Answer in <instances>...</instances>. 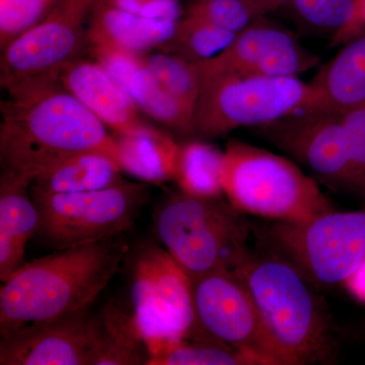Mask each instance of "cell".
I'll list each match as a JSON object with an SVG mask.
<instances>
[{
  "label": "cell",
  "mask_w": 365,
  "mask_h": 365,
  "mask_svg": "<svg viewBox=\"0 0 365 365\" xmlns=\"http://www.w3.org/2000/svg\"><path fill=\"white\" fill-rule=\"evenodd\" d=\"M357 0H292L283 9L297 29L311 35H327L331 43L352 23Z\"/></svg>",
  "instance_id": "obj_26"
},
{
  "label": "cell",
  "mask_w": 365,
  "mask_h": 365,
  "mask_svg": "<svg viewBox=\"0 0 365 365\" xmlns=\"http://www.w3.org/2000/svg\"><path fill=\"white\" fill-rule=\"evenodd\" d=\"M185 14L235 34L242 32L262 16L254 0H195Z\"/></svg>",
  "instance_id": "obj_28"
},
{
  "label": "cell",
  "mask_w": 365,
  "mask_h": 365,
  "mask_svg": "<svg viewBox=\"0 0 365 365\" xmlns=\"http://www.w3.org/2000/svg\"><path fill=\"white\" fill-rule=\"evenodd\" d=\"M292 365L331 364L336 338L312 284L294 264L274 250L252 253L234 271Z\"/></svg>",
  "instance_id": "obj_3"
},
{
  "label": "cell",
  "mask_w": 365,
  "mask_h": 365,
  "mask_svg": "<svg viewBox=\"0 0 365 365\" xmlns=\"http://www.w3.org/2000/svg\"><path fill=\"white\" fill-rule=\"evenodd\" d=\"M129 294L132 314L150 346L174 339H194L196 316L191 277L169 252L155 242L129 249Z\"/></svg>",
  "instance_id": "obj_7"
},
{
  "label": "cell",
  "mask_w": 365,
  "mask_h": 365,
  "mask_svg": "<svg viewBox=\"0 0 365 365\" xmlns=\"http://www.w3.org/2000/svg\"><path fill=\"white\" fill-rule=\"evenodd\" d=\"M113 6L151 20L178 23L185 16L181 0H108Z\"/></svg>",
  "instance_id": "obj_31"
},
{
  "label": "cell",
  "mask_w": 365,
  "mask_h": 365,
  "mask_svg": "<svg viewBox=\"0 0 365 365\" xmlns=\"http://www.w3.org/2000/svg\"><path fill=\"white\" fill-rule=\"evenodd\" d=\"M143 61L160 85L192 114H195L200 91V78L195 64L160 50L144 54Z\"/></svg>",
  "instance_id": "obj_27"
},
{
  "label": "cell",
  "mask_w": 365,
  "mask_h": 365,
  "mask_svg": "<svg viewBox=\"0 0 365 365\" xmlns=\"http://www.w3.org/2000/svg\"><path fill=\"white\" fill-rule=\"evenodd\" d=\"M235 35L196 16L185 14L178 21L172 38L158 50L198 63L225 51Z\"/></svg>",
  "instance_id": "obj_25"
},
{
  "label": "cell",
  "mask_w": 365,
  "mask_h": 365,
  "mask_svg": "<svg viewBox=\"0 0 365 365\" xmlns=\"http://www.w3.org/2000/svg\"><path fill=\"white\" fill-rule=\"evenodd\" d=\"M191 279L196 316L194 339L217 341L253 353L268 365H292L237 274L213 271Z\"/></svg>",
  "instance_id": "obj_11"
},
{
  "label": "cell",
  "mask_w": 365,
  "mask_h": 365,
  "mask_svg": "<svg viewBox=\"0 0 365 365\" xmlns=\"http://www.w3.org/2000/svg\"><path fill=\"white\" fill-rule=\"evenodd\" d=\"M121 165L102 153L88 151L64 160L31 184V191L44 194L97 191L125 182Z\"/></svg>",
  "instance_id": "obj_20"
},
{
  "label": "cell",
  "mask_w": 365,
  "mask_h": 365,
  "mask_svg": "<svg viewBox=\"0 0 365 365\" xmlns=\"http://www.w3.org/2000/svg\"><path fill=\"white\" fill-rule=\"evenodd\" d=\"M177 24L143 18L108 0H97L88 19V47L100 46L144 55L165 45L174 35Z\"/></svg>",
  "instance_id": "obj_17"
},
{
  "label": "cell",
  "mask_w": 365,
  "mask_h": 365,
  "mask_svg": "<svg viewBox=\"0 0 365 365\" xmlns=\"http://www.w3.org/2000/svg\"><path fill=\"white\" fill-rule=\"evenodd\" d=\"M319 62V55L304 47L297 34L262 16L237 33L225 51L194 64L199 76L237 73L299 78Z\"/></svg>",
  "instance_id": "obj_13"
},
{
  "label": "cell",
  "mask_w": 365,
  "mask_h": 365,
  "mask_svg": "<svg viewBox=\"0 0 365 365\" xmlns=\"http://www.w3.org/2000/svg\"><path fill=\"white\" fill-rule=\"evenodd\" d=\"M148 365H268L261 357L210 339H174L150 346Z\"/></svg>",
  "instance_id": "obj_24"
},
{
  "label": "cell",
  "mask_w": 365,
  "mask_h": 365,
  "mask_svg": "<svg viewBox=\"0 0 365 365\" xmlns=\"http://www.w3.org/2000/svg\"><path fill=\"white\" fill-rule=\"evenodd\" d=\"M193 134L208 139L240 128H261L304 111L309 83L299 78L220 73L199 76Z\"/></svg>",
  "instance_id": "obj_6"
},
{
  "label": "cell",
  "mask_w": 365,
  "mask_h": 365,
  "mask_svg": "<svg viewBox=\"0 0 365 365\" xmlns=\"http://www.w3.org/2000/svg\"><path fill=\"white\" fill-rule=\"evenodd\" d=\"M254 1L261 16H266L269 13L283 9L292 0H254Z\"/></svg>",
  "instance_id": "obj_34"
},
{
  "label": "cell",
  "mask_w": 365,
  "mask_h": 365,
  "mask_svg": "<svg viewBox=\"0 0 365 365\" xmlns=\"http://www.w3.org/2000/svg\"><path fill=\"white\" fill-rule=\"evenodd\" d=\"M309 81L306 110L342 115L365 103V34L341 45Z\"/></svg>",
  "instance_id": "obj_16"
},
{
  "label": "cell",
  "mask_w": 365,
  "mask_h": 365,
  "mask_svg": "<svg viewBox=\"0 0 365 365\" xmlns=\"http://www.w3.org/2000/svg\"><path fill=\"white\" fill-rule=\"evenodd\" d=\"M222 197L165 196L153 212V230L163 248L190 277L234 272L248 256L250 225Z\"/></svg>",
  "instance_id": "obj_4"
},
{
  "label": "cell",
  "mask_w": 365,
  "mask_h": 365,
  "mask_svg": "<svg viewBox=\"0 0 365 365\" xmlns=\"http://www.w3.org/2000/svg\"><path fill=\"white\" fill-rule=\"evenodd\" d=\"M225 151L202 138L179 143L174 179L180 191L199 197H222Z\"/></svg>",
  "instance_id": "obj_22"
},
{
  "label": "cell",
  "mask_w": 365,
  "mask_h": 365,
  "mask_svg": "<svg viewBox=\"0 0 365 365\" xmlns=\"http://www.w3.org/2000/svg\"><path fill=\"white\" fill-rule=\"evenodd\" d=\"M350 155V189L365 199V103L341 115Z\"/></svg>",
  "instance_id": "obj_30"
},
{
  "label": "cell",
  "mask_w": 365,
  "mask_h": 365,
  "mask_svg": "<svg viewBox=\"0 0 365 365\" xmlns=\"http://www.w3.org/2000/svg\"><path fill=\"white\" fill-rule=\"evenodd\" d=\"M258 129L319 182L351 191L349 144L341 115L304 110Z\"/></svg>",
  "instance_id": "obj_12"
},
{
  "label": "cell",
  "mask_w": 365,
  "mask_h": 365,
  "mask_svg": "<svg viewBox=\"0 0 365 365\" xmlns=\"http://www.w3.org/2000/svg\"><path fill=\"white\" fill-rule=\"evenodd\" d=\"M365 34V0H357L354 19L350 26L331 45H343L356 36Z\"/></svg>",
  "instance_id": "obj_32"
},
{
  "label": "cell",
  "mask_w": 365,
  "mask_h": 365,
  "mask_svg": "<svg viewBox=\"0 0 365 365\" xmlns=\"http://www.w3.org/2000/svg\"><path fill=\"white\" fill-rule=\"evenodd\" d=\"M343 285L355 299L365 307V258L359 269Z\"/></svg>",
  "instance_id": "obj_33"
},
{
  "label": "cell",
  "mask_w": 365,
  "mask_h": 365,
  "mask_svg": "<svg viewBox=\"0 0 365 365\" xmlns=\"http://www.w3.org/2000/svg\"><path fill=\"white\" fill-rule=\"evenodd\" d=\"M31 182L1 173L0 176V280L6 282L25 265L26 246L38 235L40 215Z\"/></svg>",
  "instance_id": "obj_18"
},
{
  "label": "cell",
  "mask_w": 365,
  "mask_h": 365,
  "mask_svg": "<svg viewBox=\"0 0 365 365\" xmlns=\"http://www.w3.org/2000/svg\"><path fill=\"white\" fill-rule=\"evenodd\" d=\"M148 182H123L97 191H31L40 215L38 235L57 250L111 239L128 232L150 196Z\"/></svg>",
  "instance_id": "obj_8"
},
{
  "label": "cell",
  "mask_w": 365,
  "mask_h": 365,
  "mask_svg": "<svg viewBox=\"0 0 365 365\" xmlns=\"http://www.w3.org/2000/svg\"><path fill=\"white\" fill-rule=\"evenodd\" d=\"M124 91L137 109L172 130L192 136L194 115L165 90L143 61L127 79Z\"/></svg>",
  "instance_id": "obj_23"
},
{
  "label": "cell",
  "mask_w": 365,
  "mask_h": 365,
  "mask_svg": "<svg viewBox=\"0 0 365 365\" xmlns=\"http://www.w3.org/2000/svg\"><path fill=\"white\" fill-rule=\"evenodd\" d=\"M267 239L312 284H344L365 258V209L333 210L306 223L277 222Z\"/></svg>",
  "instance_id": "obj_10"
},
{
  "label": "cell",
  "mask_w": 365,
  "mask_h": 365,
  "mask_svg": "<svg viewBox=\"0 0 365 365\" xmlns=\"http://www.w3.org/2000/svg\"><path fill=\"white\" fill-rule=\"evenodd\" d=\"M107 128L60 83L9 96L1 102V173L32 184L46 170L88 151L119 163Z\"/></svg>",
  "instance_id": "obj_1"
},
{
  "label": "cell",
  "mask_w": 365,
  "mask_h": 365,
  "mask_svg": "<svg viewBox=\"0 0 365 365\" xmlns=\"http://www.w3.org/2000/svg\"><path fill=\"white\" fill-rule=\"evenodd\" d=\"M128 251L123 235L57 250L26 263L2 283L0 336L90 311Z\"/></svg>",
  "instance_id": "obj_2"
},
{
  "label": "cell",
  "mask_w": 365,
  "mask_h": 365,
  "mask_svg": "<svg viewBox=\"0 0 365 365\" xmlns=\"http://www.w3.org/2000/svg\"><path fill=\"white\" fill-rule=\"evenodd\" d=\"M97 355L95 365H148L150 353L132 313L108 302L93 314Z\"/></svg>",
  "instance_id": "obj_21"
},
{
  "label": "cell",
  "mask_w": 365,
  "mask_h": 365,
  "mask_svg": "<svg viewBox=\"0 0 365 365\" xmlns=\"http://www.w3.org/2000/svg\"><path fill=\"white\" fill-rule=\"evenodd\" d=\"M223 192L240 212L277 222L306 223L335 210L294 160L240 140L225 146Z\"/></svg>",
  "instance_id": "obj_5"
},
{
  "label": "cell",
  "mask_w": 365,
  "mask_h": 365,
  "mask_svg": "<svg viewBox=\"0 0 365 365\" xmlns=\"http://www.w3.org/2000/svg\"><path fill=\"white\" fill-rule=\"evenodd\" d=\"M64 0H0V49L45 20Z\"/></svg>",
  "instance_id": "obj_29"
},
{
  "label": "cell",
  "mask_w": 365,
  "mask_h": 365,
  "mask_svg": "<svg viewBox=\"0 0 365 365\" xmlns=\"http://www.w3.org/2000/svg\"><path fill=\"white\" fill-rule=\"evenodd\" d=\"M95 324L90 311L1 335V365H95Z\"/></svg>",
  "instance_id": "obj_14"
},
{
  "label": "cell",
  "mask_w": 365,
  "mask_h": 365,
  "mask_svg": "<svg viewBox=\"0 0 365 365\" xmlns=\"http://www.w3.org/2000/svg\"><path fill=\"white\" fill-rule=\"evenodd\" d=\"M59 83L113 132L134 133L153 127L129 96L93 60L78 58L59 74Z\"/></svg>",
  "instance_id": "obj_15"
},
{
  "label": "cell",
  "mask_w": 365,
  "mask_h": 365,
  "mask_svg": "<svg viewBox=\"0 0 365 365\" xmlns=\"http://www.w3.org/2000/svg\"><path fill=\"white\" fill-rule=\"evenodd\" d=\"M97 0H64L45 20L1 49L0 83L9 96L59 83L62 69L88 47Z\"/></svg>",
  "instance_id": "obj_9"
},
{
  "label": "cell",
  "mask_w": 365,
  "mask_h": 365,
  "mask_svg": "<svg viewBox=\"0 0 365 365\" xmlns=\"http://www.w3.org/2000/svg\"><path fill=\"white\" fill-rule=\"evenodd\" d=\"M112 136L123 172L148 184L173 181L179 143L170 133L153 126L134 133L113 132Z\"/></svg>",
  "instance_id": "obj_19"
}]
</instances>
